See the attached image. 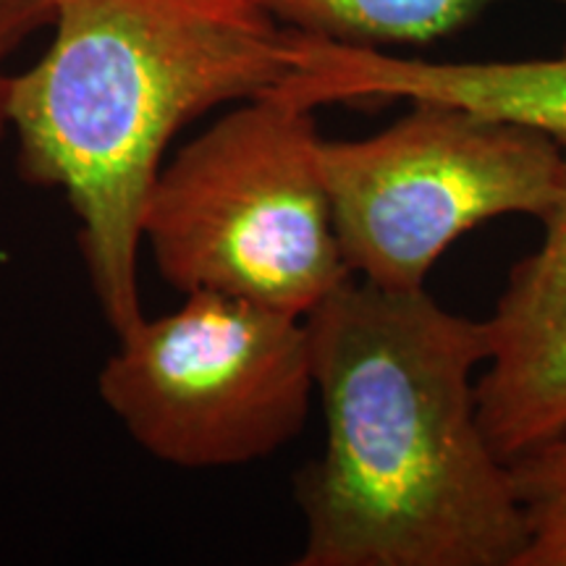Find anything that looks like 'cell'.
<instances>
[{
	"label": "cell",
	"instance_id": "8992f818",
	"mask_svg": "<svg viewBox=\"0 0 566 566\" xmlns=\"http://www.w3.org/2000/svg\"><path fill=\"white\" fill-rule=\"evenodd\" d=\"M543 226L541 247L514 265L485 321L478 415L506 462L566 433V176Z\"/></svg>",
	"mask_w": 566,
	"mask_h": 566
},
{
	"label": "cell",
	"instance_id": "3957f363",
	"mask_svg": "<svg viewBox=\"0 0 566 566\" xmlns=\"http://www.w3.org/2000/svg\"><path fill=\"white\" fill-rule=\"evenodd\" d=\"M315 108L237 103L163 163L142 244L176 292H218L307 315L352 279L321 166Z\"/></svg>",
	"mask_w": 566,
	"mask_h": 566
},
{
	"label": "cell",
	"instance_id": "ba28073f",
	"mask_svg": "<svg viewBox=\"0 0 566 566\" xmlns=\"http://www.w3.org/2000/svg\"><path fill=\"white\" fill-rule=\"evenodd\" d=\"M289 30L349 48L394 53L467 30L506 0H258ZM566 11V0H537Z\"/></svg>",
	"mask_w": 566,
	"mask_h": 566
},
{
	"label": "cell",
	"instance_id": "7a4b0ae2",
	"mask_svg": "<svg viewBox=\"0 0 566 566\" xmlns=\"http://www.w3.org/2000/svg\"><path fill=\"white\" fill-rule=\"evenodd\" d=\"M53 40L13 71L27 181L59 189L113 334L142 317V212L168 145L205 113L289 87L302 34L258 0H53Z\"/></svg>",
	"mask_w": 566,
	"mask_h": 566
},
{
	"label": "cell",
	"instance_id": "277c9868",
	"mask_svg": "<svg viewBox=\"0 0 566 566\" xmlns=\"http://www.w3.org/2000/svg\"><path fill=\"white\" fill-rule=\"evenodd\" d=\"M321 166L352 275L424 289L438 258L501 216L546 218L566 150L535 126L443 101H409L363 139H323Z\"/></svg>",
	"mask_w": 566,
	"mask_h": 566
},
{
	"label": "cell",
	"instance_id": "5b68a950",
	"mask_svg": "<svg viewBox=\"0 0 566 566\" xmlns=\"http://www.w3.org/2000/svg\"><path fill=\"white\" fill-rule=\"evenodd\" d=\"M97 391L139 449L181 470L273 457L302 433L315 394L302 315L218 292L142 317L118 336Z\"/></svg>",
	"mask_w": 566,
	"mask_h": 566
},
{
	"label": "cell",
	"instance_id": "52a82bcc",
	"mask_svg": "<svg viewBox=\"0 0 566 566\" xmlns=\"http://www.w3.org/2000/svg\"><path fill=\"white\" fill-rule=\"evenodd\" d=\"M289 95L315 111L359 101L457 103L535 126L566 147V48L551 59L430 61L307 34Z\"/></svg>",
	"mask_w": 566,
	"mask_h": 566
},
{
	"label": "cell",
	"instance_id": "6da1fadb",
	"mask_svg": "<svg viewBox=\"0 0 566 566\" xmlns=\"http://www.w3.org/2000/svg\"><path fill=\"white\" fill-rule=\"evenodd\" d=\"M304 323L325 443L294 480L296 566H516L525 520L478 415L485 321L352 275Z\"/></svg>",
	"mask_w": 566,
	"mask_h": 566
},
{
	"label": "cell",
	"instance_id": "9c48e42d",
	"mask_svg": "<svg viewBox=\"0 0 566 566\" xmlns=\"http://www.w3.org/2000/svg\"><path fill=\"white\" fill-rule=\"evenodd\" d=\"M525 520L516 566H566V433L509 462Z\"/></svg>",
	"mask_w": 566,
	"mask_h": 566
},
{
	"label": "cell",
	"instance_id": "30bf717a",
	"mask_svg": "<svg viewBox=\"0 0 566 566\" xmlns=\"http://www.w3.org/2000/svg\"><path fill=\"white\" fill-rule=\"evenodd\" d=\"M53 0H0V139L9 137L13 53L42 27H51Z\"/></svg>",
	"mask_w": 566,
	"mask_h": 566
}]
</instances>
